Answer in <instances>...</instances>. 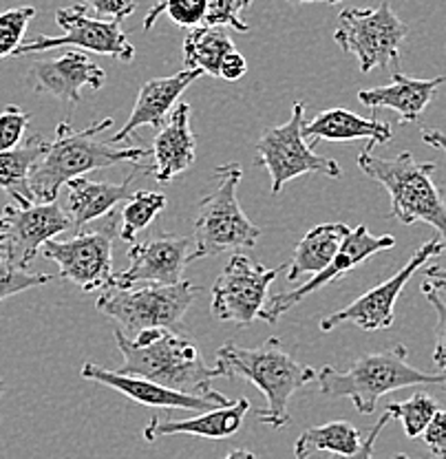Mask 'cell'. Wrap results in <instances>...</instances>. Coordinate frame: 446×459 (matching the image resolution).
<instances>
[{
	"mask_svg": "<svg viewBox=\"0 0 446 459\" xmlns=\"http://www.w3.org/2000/svg\"><path fill=\"white\" fill-rule=\"evenodd\" d=\"M405 344L378 353H364L347 371L323 367L316 373L320 394L328 398L352 400L354 409L363 415L376 411L378 400L407 386H442L446 391V373H426L415 369L407 360Z\"/></svg>",
	"mask_w": 446,
	"mask_h": 459,
	"instance_id": "cell-4",
	"label": "cell"
},
{
	"mask_svg": "<svg viewBox=\"0 0 446 459\" xmlns=\"http://www.w3.org/2000/svg\"><path fill=\"white\" fill-rule=\"evenodd\" d=\"M56 22L62 29V36L38 33L31 40L22 42L13 57L42 54V51L57 49V47H78L83 51H93V54L109 56L122 62H131L136 57V47L128 40V33L122 29V22L93 18L84 4L57 9Z\"/></svg>",
	"mask_w": 446,
	"mask_h": 459,
	"instance_id": "cell-11",
	"label": "cell"
},
{
	"mask_svg": "<svg viewBox=\"0 0 446 459\" xmlns=\"http://www.w3.org/2000/svg\"><path fill=\"white\" fill-rule=\"evenodd\" d=\"M190 108L188 102H179L172 108L171 119H166L164 126L157 133L153 142V177L160 184H168L177 175L186 172L195 164L197 140L190 126Z\"/></svg>",
	"mask_w": 446,
	"mask_h": 459,
	"instance_id": "cell-22",
	"label": "cell"
},
{
	"mask_svg": "<svg viewBox=\"0 0 446 459\" xmlns=\"http://www.w3.org/2000/svg\"><path fill=\"white\" fill-rule=\"evenodd\" d=\"M361 444V430L354 424L338 420L323 427L305 429L294 444V459H310L319 451H329V455H354Z\"/></svg>",
	"mask_w": 446,
	"mask_h": 459,
	"instance_id": "cell-28",
	"label": "cell"
},
{
	"mask_svg": "<svg viewBox=\"0 0 446 459\" xmlns=\"http://www.w3.org/2000/svg\"><path fill=\"white\" fill-rule=\"evenodd\" d=\"M234 51V42L217 27L188 29L184 38V66L186 71H201L204 75L219 78L223 57Z\"/></svg>",
	"mask_w": 446,
	"mask_h": 459,
	"instance_id": "cell-27",
	"label": "cell"
},
{
	"mask_svg": "<svg viewBox=\"0 0 446 459\" xmlns=\"http://www.w3.org/2000/svg\"><path fill=\"white\" fill-rule=\"evenodd\" d=\"M393 459H411L409 455H405V453H400V455H396Z\"/></svg>",
	"mask_w": 446,
	"mask_h": 459,
	"instance_id": "cell-47",
	"label": "cell"
},
{
	"mask_svg": "<svg viewBox=\"0 0 446 459\" xmlns=\"http://www.w3.org/2000/svg\"><path fill=\"white\" fill-rule=\"evenodd\" d=\"M168 205V199L164 193H148V190H140V193H133V197L127 201L122 210V217H119V232L118 237L124 243H136L137 234L142 230H146L160 217V212H164Z\"/></svg>",
	"mask_w": 446,
	"mask_h": 459,
	"instance_id": "cell-29",
	"label": "cell"
},
{
	"mask_svg": "<svg viewBox=\"0 0 446 459\" xmlns=\"http://www.w3.org/2000/svg\"><path fill=\"white\" fill-rule=\"evenodd\" d=\"M111 126V117L91 122L83 131H75L69 119L57 124L54 142H49V151L29 177V193H31L33 204H54L62 186L69 181L93 170L122 164V161L140 164L144 157L151 155L146 148L118 146L109 140H98L100 133Z\"/></svg>",
	"mask_w": 446,
	"mask_h": 459,
	"instance_id": "cell-2",
	"label": "cell"
},
{
	"mask_svg": "<svg viewBox=\"0 0 446 459\" xmlns=\"http://www.w3.org/2000/svg\"><path fill=\"white\" fill-rule=\"evenodd\" d=\"M113 336L124 356L118 373L144 377L179 394L213 400L219 406H230L234 402L213 389L214 377H223L222 371L206 365L195 342L181 333L171 329H148L136 338H128L122 329H115Z\"/></svg>",
	"mask_w": 446,
	"mask_h": 459,
	"instance_id": "cell-1",
	"label": "cell"
},
{
	"mask_svg": "<svg viewBox=\"0 0 446 459\" xmlns=\"http://www.w3.org/2000/svg\"><path fill=\"white\" fill-rule=\"evenodd\" d=\"M29 80L36 93L54 95L66 107L83 102V89L100 91L107 84V71L80 51L38 60L29 66Z\"/></svg>",
	"mask_w": 446,
	"mask_h": 459,
	"instance_id": "cell-17",
	"label": "cell"
},
{
	"mask_svg": "<svg viewBox=\"0 0 446 459\" xmlns=\"http://www.w3.org/2000/svg\"><path fill=\"white\" fill-rule=\"evenodd\" d=\"M223 459H257L252 451H246V448H237V451H230Z\"/></svg>",
	"mask_w": 446,
	"mask_h": 459,
	"instance_id": "cell-43",
	"label": "cell"
},
{
	"mask_svg": "<svg viewBox=\"0 0 446 459\" xmlns=\"http://www.w3.org/2000/svg\"><path fill=\"white\" fill-rule=\"evenodd\" d=\"M56 281V276L42 274V272H29L16 261L13 252L9 250L7 243H0V303L9 296H16L21 291L40 287Z\"/></svg>",
	"mask_w": 446,
	"mask_h": 459,
	"instance_id": "cell-31",
	"label": "cell"
},
{
	"mask_svg": "<svg viewBox=\"0 0 446 459\" xmlns=\"http://www.w3.org/2000/svg\"><path fill=\"white\" fill-rule=\"evenodd\" d=\"M422 439H424V446L429 448L431 455L446 459V409H440L435 413V418L422 433Z\"/></svg>",
	"mask_w": 446,
	"mask_h": 459,
	"instance_id": "cell-37",
	"label": "cell"
},
{
	"mask_svg": "<svg viewBox=\"0 0 446 459\" xmlns=\"http://www.w3.org/2000/svg\"><path fill=\"white\" fill-rule=\"evenodd\" d=\"M3 217L7 221L4 243L13 252L22 267L36 258L47 241H54L57 234L74 228L69 212L56 204H29L4 205Z\"/></svg>",
	"mask_w": 446,
	"mask_h": 459,
	"instance_id": "cell-16",
	"label": "cell"
},
{
	"mask_svg": "<svg viewBox=\"0 0 446 459\" xmlns=\"http://www.w3.org/2000/svg\"><path fill=\"white\" fill-rule=\"evenodd\" d=\"M358 169L389 193L391 219L402 226L418 221L429 223L438 230L446 247V204L433 181V161H418L411 152H400L393 160H385L373 155V143H369L358 155Z\"/></svg>",
	"mask_w": 446,
	"mask_h": 459,
	"instance_id": "cell-5",
	"label": "cell"
},
{
	"mask_svg": "<svg viewBox=\"0 0 446 459\" xmlns=\"http://www.w3.org/2000/svg\"><path fill=\"white\" fill-rule=\"evenodd\" d=\"M252 4V0H208L204 25L206 27H232L248 33L250 25L241 21V13Z\"/></svg>",
	"mask_w": 446,
	"mask_h": 459,
	"instance_id": "cell-34",
	"label": "cell"
},
{
	"mask_svg": "<svg viewBox=\"0 0 446 459\" xmlns=\"http://www.w3.org/2000/svg\"><path fill=\"white\" fill-rule=\"evenodd\" d=\"M407 33L409 27L389 3H382L373 9H345L338 16L334 40L345 54L356 56L363 74H369L378 66H400V47Z\"/></svg>",
	"mask_w": 446,
	"mask_h": 459,
	"instance_id": "cell-8",
	"label": "cell"
},
{
	"mask_svg": "<svg viewBox=\"0 0 446 459\" xmlns=\"http://www.w3.org/2000/svg\"><path fill=\"white\" fill-rule=\"evenodd\" d=\"M442 252H446L442 238L435 237L431 238V241H426L424 246H420L418 250L414 252V256H411L409 261L402 265V270H398L391 279H387L385 283L369 290L367 294L358 296V299L354 300V303H349L347 307L320 318V332L328 333L343 323H354L358 329H363V332L389 329L393 325V307H396V300L400 299L402 290L409 283L411 276H414L422 265H426L431 258L440 256Z\"/></svg>",
	"mask_w": 446,
	"mask_h": 459,
	"instance_id": "cell-13",
	"label": "cell"
},
{
	"mask_svg": "<svg viewBox=\"0 0 446 459\" xmlns=\"http://www.w3.org/2000/svg\"><path fill=\"white\" fill-rule=\"evenodd\" d=\"M199 291L201 287L188 281H181L177 285H109L100 291L95 307L100 314L118 320L128 338H136L137 333L148 332V329L175 327L188 312Z\"/></svg>",
	"mask_w": 446,
	"mask_h": 459,
	"instance_id": "cell-7",
	"label": "cell"
},
{
	"mask_svg": "<svg viewBox=\"0 0 446 459\" xmlns=\"http://www.w3.org/2000/svg\"><path fill=\"white\" fill-rule=\"evenodd\" d=\"M31 18H36V9L29 7V4L0 13V60L13 56L21 49Z\"/></svg>",
	"mask_w": 446,
	"mask_h": 459,
	"instance_id": "cell-33",
	"label": "cell"
},
{
	"mask_svg": "<svg viewBox=\"0 0 446 459\" xmlns=\"http://www.w3.org/2000/svg\"><path fill=\"white\" fill-rule=\"evenodd\" d=\"M422 142L438 148V151H442L446 157V135L442 131H435V128H422Z\"/></svg>",
	"mask_w": 446,
	"mask_h": 459,
	"instance_id": "cell-42",
	"label": "cell"
},
{
	"mask_svg": "<svg viewBox=\"0 0 446 459\" xmlns=\"http://www.w3.org/2000/svg\"><path fill=\"white\" fill-rule=\"evenodd\" d=\"M49 151V142L42 135H31L13 151L0 152V188L13 199V204H33L29 193V177Z\"/></svg>",
	"mask_w": 446,
	"mask_h": 459,
	"instance_id": "cell-26",
	"label": "cell"
},
{
	"mask_svg": "<svg viewBox=\"0 0 446 459\" xmlns=\"http://www.w3.org/2000/svg\"><path fill=\"white\" fill-rule=\"evenodd\" d=\"M250 411V400L241 398L234 400L230 406H219V409L204 411L188 420H162L153 418L148 427L144 429V439L153 444L155 439L166 437V435H197L206 439H225L232 437L241 429L243 418Z\"/></svg>",
	"mask_w": 446,
	"mask_h": 459,
	"instance_id": "cell-23",
	"label": "cell"
},
{
	"mask_svg": "<svg viewBox=\"0 0 446 459\" xmlns=\"http://www.w3.org/2000/svg\"><path fill=\"white\" fill-rule=\"evenodd\" d=\"M80 376L84 380L100 382V385L115 389L118 394L127 395L133 402L142 406H155V409H186V411H210L219 409V404H214L213 400L197 398V395L179 394V391L166 389V386L155 385L151 380H144V377L136 376H124V373L104 369V367L93 365V362H84Z\"/></svg>",
	"mask_w": 446,
	"mask_h": 459,
	"instance_id": "cell-21",
	"label": "cell"
},
{
	"mask_svg": "<svg viewBox=\"0 0 446 459\" xmlns=\"http://www.w3.org/2000/svg\"><path fill=\"white\" fill-rule=\"evenodd\" d=\"M118 237V217L107 214L102 226L80 230L74 238L47 241L45 258L57 263L62 279L71 281L84 291H102L113 279V241Z\"/></svg>",
	"mask_w": 446,
	"mask_h": 459,
	"instance_id": "cell-10",
	"label": "cell"
},
{
	"mask_svg": "<svg viewBox=\"0 0 446 459\" xmlns=\"http://www.w3.org/2000/svg\"><path fill=\"white\" fill-rule=\"evenodd\" d=\"M393 246H396V238H393L391 234L373 237L364 223L363 226L354 228L352 232H349V237L345 238L338 255H336L334 261L329 263L320 274L311 276L307 283H301L292 291H281V294H275L272 299H267V305L261 309L258 318L266 320L267 325H276V320H279L283 314L290 312L294 305L303 303L307 296L323 290V287H328L329 283H334V281H338L340 276H345L347 272L356 270L361 263L367 261V258H372L373 255H378V252L391 250Z\"/></svg>",
	"mask_w": 446,
	"mask_h": 459,
	"instance_id": "cell-14",
	"label": "cell"
},
{
	"mask_svg": "<svg viewBox=\"0 0 446 459\" xmlns=\"http://www.w3.org/2000/svg\"><path fill=\"white\" fill-rule=\"evenodd\" d=\"M206 9H208V0H157L144 16V31H151L162 13H168V21L175 22L177 27H201Z\"/></svg>",
	"mask_w": 446,
	"mask_h": 459,
	"instance_id": "cell-32",
	"label": "cell"
},
{
	"mask_svg": "<svg viewBox=\"0 0 446 459\" xmlns=\"http://www.w3.org/2000/svg\"><path fill=\"white\" fill-rule=\"evenodd\" d=\"M223 377L250 380L266 395L267 409L258 413V420L267 427L283 429L290 424V398L307 382L316 380V369L301 365L276 336L267 338L258 347L248 349L234 342H225L217 349L214 362Z\"/></svg>",
	"mask_w": 446,
	"mask_h": 459,
	"instance_id": "cell-3",
	"label": "cell"
},
{
	"mask_svg": "<svg viewBox=\"0 0 446 459\" xmlns=\"http://www.w3.org/2000/svg\"><path fill=\"white\" fill-rule=\"evenodd\" d=\"M305 126V104L294 102L292 115L285 124L267 128L257 142L258 160L254 166H266L272 179V195H279L287 181L303 175H323L329 179H338L343 169L338 161L329 157L316 155L314 148L303 137Z\"/></svg>",
	"mask_w": 446,
	"mask_h": 459,
	"instance_id": "cell-9",
	"label": "cell"
},
{
	"mask_svg": "<svg viewBox=\"0 0 446 459\" xmlns=\"http://www.w3.org/2000/svg\"><path fill=\"white\" fill-rule=\"evenodd\" d=\"M4 230H7V221H4V217L0 214V243L4 241Z\"/></svg>",
	"mask_w": 446,
	"mask_h": 459,
	"instance_id": "cell-45",
	"label": "cell"
},
{
	"mask_svg": "<svg viewBox=\"0 0 446 459\" xmlns=\"http://www.w3.org/2000/svg\"><path fill=\"white\" fill-rule=\"evenodd\" d=\"M217 188L201 199L195 221L193 252L188 263L217 256L223 252L252 250L261 237V228L254 226L239 205L237 188L243 177L241 164H223L214 169Z\"/></svg>",
	"mask_w": 446,
	"mask_h": 459,
	"instance_id": "cell-6",
	"label": "cell"
},
{
	"mask_svg": "<svg viewBox=\"0 0 446 459\" xmlns=\"http://www.w3.org/2000/svg\"><path fill=\"white\" fill-rule=\"evenodd\" d=\"M246 74H248V62H246V57H243V54H239V51L234 49L232 54H228L223 57L219 78L228 80V82H237V80H241Z\"/></svg>",
	"mask_w": 446,
	"mask_h": 459,
	"instance_id": "cell-40",
	"label": "cell"
},
{
	"mask_svg": "<svg viewBox=\"0 0 446 459\" xmlns=\"http://www.w3.org/2000/svg\"><path fill=\"white\" fill-rule=\"evenodd\" d=\"M285 265L266 267L241 252L234 255L210 290V312L222 323L248 327L267 305V290Z\"/></svg>",
	"mask_w": 446,
	"mask_h": 459,
	"instance_id": "cell-12",
	"label": "cell"
},
{
	"mask_svg": "<svg viewBox=\"0 0 446 459\" xmlns=\"http://www.w3.org/2000/svg\"><path fill=\"white\" fill-rule=\"evenodd\" d=\"M442 84H446V74L433 80H418L409 78L402 74L400 66H396L391 69V84L358 91V102L372 111L389 108L398 113L402 124H414L422 117Z\"/></svg>",
	"mask_w": 446,
	"mask_h": 459,
	"instance_id": "cell-20",
	"label": "cell"
},
{
	"mask_svg": "<svg viewBox=\"0 0 446 459\" xmlns=\"http://www.w3.org/2000/svg\"><path fill=\"white\" fill-rule=\"evenodd\" d=\"M422 294L426 296L431 307L438 314V323H435L433 362L440 371L446 373V291H438L429 283H422Z\"/></svg>",
	"mask_w": 446,
	"mask_h": 459,
	"instance_id": "cell-36",
	"label": "cell"
},
{
	"mask_svg": "<svg viewBox=\"0 0 446 459\" xmlns=\"http://www.w3.org/2000/svg\"><path fill=\"white\" fill-rule=\"evenodd\" d=\"M193 241L175 234H160L144 243H133L128 247V263L124 272L113 274L115 287L148 285H177L184 281V270L188 265Z\"/></svg>",
	"mask_w": 446,
	"mask_h": 459,
	"instance_id": "cell-15",
	"label": "cell"
},
{
	"mask_svg": "<svg viewBox=\"0 0 446 459\" xmlns=\"http://www.w3.org/2000/svg\"><path fill=\"white\" fill-rule=\"evenodd\" d=\"M201 71H179L168 78H153L142 84L140 93H137L136 107H133L131 115H128L127 124L118 131V135L111 137L109 142L122 143L127 142L133 133L140 126H153L162 128L166 124L168 113L179 104L181 93L188 89L195 80L201 78Z\"/></svg>",
	"mask_w": 446,
	"mask_h": 459,
	"instance_id": "cell-18",
	"label": "cell"
},
{
	"mask_svg": "<svg viewBox=\"0 0 446 459\" xmlns=\"http://www.w3.org/2000/svg\"><path fill=\"white\" fill-rule=\"evenodd\" d=\"M424 283H429L433 290L446 291V267L429 265L424 270Z\"/></svg>",
	"mask_w": 446,
	"mask_h": 459,
	"instance_id": "cell-41",
	"label": "cell"
},
{
	"mask_svg": "<svg viewBox=\"0 0 446 459\" xmlns=\"http://www.w3.org/2000/svg\"><path fill=\"white\" fill-rule=\"evenodd\" d=\"M3 394H4V382L0 380V398H3Z\"/></svg>",
	"mask_w": 446,
	"mask_h": 459,
	"instance_id": "cell-46",
	"label": "cell"
},
{
	"mask_svg": "<svg viewBox=\"0 0 446 459\" xmlns=\"http://www.w3.org/2000/svg\"><path fill=\"white\" fill-rule=\"evenodd\" d=\"M153 175V164H136V170L127 175L122 184H109V181H91L86 177L66 184V212H69L74 228H84L86 223L111 214V210L122 201L133 197L131 184L142 177Z\"/></svg>",
	"mask_w": 446,
	"mask_h": 459,
	"instance_id": "cell-19",
	"label": "cell"
},
{
	"mask_svg": "<svg viewBox=\"0 0 446 459\" xmlns=\"http://www.w3.org/2000/svg\"><path fill=\"white\" fill-rule=\"evenodd\" d=\"M303 137L311 140L314 146L319 140L328 142H356L369 140V143H389L393 137L391 124L378 117L364 119L361 115L347 111V108H329L316 115L311 122H305Z\"/></svg>",
	"mask_w": 446,
	"mask_h": 459,
	"instance_id": "cell-24",
	"label": "cell"
},
{
	"mask_svg": "<svg viewBox=\"0 0 446 459\" xmlns=\"http://www.w3.org/2000/svg\"><path fill=\"white\" fill-rule=\"evenodd\" d=\"M352 228L345 223H320L296 243L294 256L287 263V283H301L305 274H320L343 247Z\"/></svg>",
	"mask_w": 446,
	"mask_h": 459,
	"instance_id": "cell-25",
	"label": "cell"
},
{
	"mask_svg": "<svg viewBox=\"0 0 446 459\" xmlns=\"http://www.w3.org/2000/svg\"><path fill=\"white\" fill-rule=\"evenodd\" d=\"M290 4H307V3H328V4H338L340 0H287Z\"/></svg>",
	"mask_w": 446,
	"mask_h": 459,
	"instance_id": "cell-44",
	"label": "cell"
},
{
	"mask_svg": "<svg viewBox=\"0 0 446 459\" xmlns=\"http://www.w3.org/2000/svg\"><path fill=\"white\" fill-rule=\"evenodd\" d=\"M391 420H393V415L385 409L382 418L378 420L376 424H373L372 430H369L367 439H363V444H361V448H358V453H354V455H329L328 459H373V446H376L378 435L382 433V429H385L387 424L391 422Z\"/></svg>",
	"mask_w": 446,
	"mask_h": 459,
	"instance_id": "cell-39",
	"label": "cell"
},
{
	"mask_svg": "<svg viewBox=\"0 0 446 459\" xmlns=\"http://www.w3.org/2000/svg\"><path fill=\"white\" fill-rule=\"evenodd\" d=\"M29 119H31V115L16 104L4 107V111L0 113V152L13 151L25 142L22 137H25Z\"/></svg>",
	"mask_w": 446,
	"mask_h": 459,
	"instance_id": "cell-35",
	"label": "cell"
},
{
	"mask_svg": "<svg viewBox=\"0 0 446 459\" xmlns=\"http://www.w3.org/2000/svg\"><path fill=\"white\" fill-rule=\"evenodd\" d=\"M86 9H93L98 16L109 18V21H119L131 16L136 12V0H83Z\"/></svg>",
	"mask_w": 446,
	"mask_h": 459,
	"instance_id": "cell-38",
	"label": "cell"
},
{
	"mask_svg": "<svg viewBox=\"0 0 446 459\" xmlns=\"http://www.w3.org/2000/svg\"><path fill=\"white\" fill-rule=\"evenodd\" d=\"M387 411H389L393 418L400 420L407 437L415 439L424 433L426 427L431 424V420H433L435 413L440 411V406L433 395H429L426 391H415L409 400L391 402V404L387 406Z\"/></svg>",
	"mask_w": 446,
	"mask_h": 459,
	"instance_id": "cell-30",
	"label": "cell"
}]
</instances>
